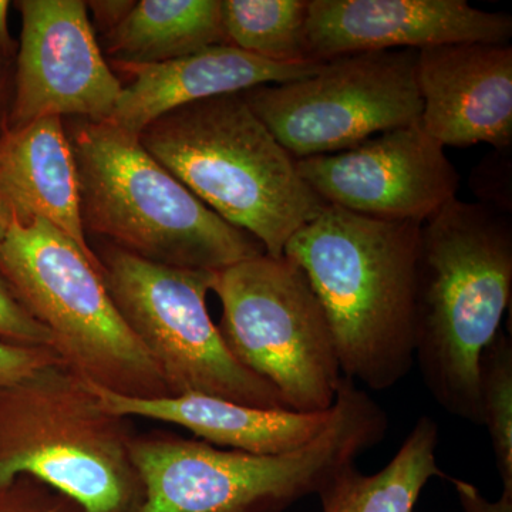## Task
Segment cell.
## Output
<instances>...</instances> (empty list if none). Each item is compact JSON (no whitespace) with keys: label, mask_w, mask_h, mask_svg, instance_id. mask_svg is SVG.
Instances as JSON below:
<instances>
[{"label":"cell","mask_w":512,"mask_h":512,"mask_svg":"<svg viewBox=\"0 0 512 512\" xmlns=\"http://www.w3.org/2000/svg\"><path fill=\"white\" fill-rule=\"evenodd\" d=\"M512 295L507 212L454 198L420 227L414 363L441 409L481 426L478 367Z\"/></svg>","instance_id":"cell-1"},{"label":"cell","mask_w":512,"mask_h":512,"mask_svg":"<svg viewBox=\"0 0 512 512\" xmlns=\"http://www.w3.org/2000/svg\"><path fill=\"white\" fill-rule=\"evenodd\" d=\"M420 227L328 205L285 247L328 318L342 375L372 390L392 389L414 365Z\"/></svg>","instance_id":"cell-2"},{"label":"cell","mask_w":512,"mask_h":512,"mask_svg":"<svg viewBox=\"0 0 512 512\" xmlns=\"http://www.w3.org/2000/svg\"><path fill=\"white\" fill-rule=\"evenodd\" d=\"M387 426L380 404L343 377L328 427L289 453L261 456L163 431L136 434L131 460L144 487L138 512H285L382 443Z\"/></svg>","instance_id":"cell-3"},{"label":"cell","mask_w":512,"mask_h":512,"mask_svg":"<svg viewBox=\"0 0 512 512\" xmlns=\"http://www.w3.org/2000/svg\"><path fill=\"white\" fill-rule=\"evenodd\" d=\"M158 163L269 256L328 207L241 93L178 107L141 131Z\"/></svg>","instance_id":"cell-4"},{"label":"cell","mask_w":512,"mask_h":512,"mask_svg":"<svg viewBox=\"0 0 512 512\" xmlns=\"http://www.w3.org/2000/svg\"><path fill=\"white\" fill-rule=\"evenodd\" d=\"M73 120L66 128L86 234L175 268L220 272L265 254L158 163L136 134L110 121Z\"/></svg>","instance_id":"cell-5"},{"label":"cell","mask_w":512,"mask_h":512,"mask_svg":"<svg viewBox=\"0 0 512 512\" xmlns=\"http://www.w3.org/2000/svg\"><path fill=\"white\" fill-rule=\"evenodd\" d=\"M130 419L64 363L0 389V485L36 478L84 512H138L144 487Z\"/></svg>","instance_id":"cell-6"},{"label":"cell","mask_w":512,"mask_h":512,"mask_svg":"<svg viewBox=\"0 0 512 512\" xmlns=\"http://www.w3.org/2000/svg\"><path fill=\"white\" fill-rule=\"evenodd\" d=\"M0 274L52 332L55 352L77 375L120 396H171L100 272L62 231L45 221L10 222L0 241Z\"/></svg>","instance_id":"cell-7"},{"label":"cell","mask_w":512,"mask_h":512,"mask_svg":"<svg viewBox=\"0 0 512 512\" xmlns=\"http://www.w3.org/2000/svg\"><path fill=\"white\" fill-rule=\"evenodd\" d=\"M94 252L117 311L156 363L171 396L200 394L288 409L271 384L235 359L212 322L207 295L218 272L154 264L107 242Z\"/></svg>","instance_id":"cell-8"},{"label":"cell","mask_w":512,"mask_h":512,"mask_svg":"<svg viewBox=\"0 0 512 512\" xmlns=\"http://www.w3.org/2000/svg\"><path fill=\"white\" fill-rule=\"evenodd\" d=\"M220 333L242 366L281 394L289 410L328 412L342 382L335 339L308 278L286 256L259 255L215 279Z\"/></svg>","instance_id":"cell-9"},{"label":"cell","mask_w":512,"mask_h":512,"mask_svg":"<svg viewBox=\"0 0 512 512\" xmlns=\"http://www.w3.org/2000/svg\"><path fill=\"white\" fill-rule=\"evenodd\" d=\"M296 160L348 150L420 120L417 50L336 57L292 82L241 93Z\"/></svg>","instance_id":"cell-10"},{"label":"cell","mask_w":512,"mask_h":512,"mask_svg":"<svg viewBox=\"0 0 512 512\" xmlns=\"http://www.w3.org/2000/svg\"><path fill=\"white\" fill-rule=\"evenodd\" d=\"M22 32L5 130L46 117L109 121L123 83L82 0H19Z\"/></svg>","instance_id":"cell-11"},{"label":"cell","mask_w":512,"mask_h":512,"mask_svg":"<svg viewBox=\"0 0 512 512\" xmlns=\"http://www.w3.org/2000/svg\"><path fill=\"white\" fill-rule=\"evenodd\" d=\"M296 168L326 204L377 220L423 224L457 198L460 177L420 120Z\"/></svg>","instance_id":"cell-12"},{"label":"cell","mask_w":512,"mask_h":512,"mask_svg":"<svg viewBox=\"0 0 512 512\" xmlns=\"http://www.w3.org/2000/svg\"><path fill=\"white\" fill-rule=\"evenodd\" d=\"M512 18L466 0H309L312 63L380 50L487 43L508 45Z\"/></svg>","instance_id":"cell-13"},{"label":"cell","mask_w":512,"mask_h":512,"mask_svg":"<svg viewBox=\"0 0 512 512\" xmlns=\"http://www.w3.org/2000/svg\"><path fill=\"white\" fill-rule=\"evenodd\" d=\"M420 123L446 147L512 146V47L466 43L417 50Z\"/></svg>","instance_id":"cell-14"},{"label":"cell","mask_w":512,"mask_h":512,"mask_svg":"<svg viewBox=\"0 0 512 512\" xmlns=\"http://www.w3.org/2000/svg\"><path fill=\"white\" fill-rule=\"evenodd\" d=\"M109 64L117 76L127 80L109 121L136 136L178 107L264 84L303 79L320 66L271 62L231 45L207 47L158 64Z\"/></svg>","instance_id":"cell-15"},{"label":"cell","mask_w":512,"mask_h":512,"mask_svg":"<svg viewBox=\"0 0 512 512\" xmlns=\"http://www.w3.org/2000/svg\"><path fill=\"white\" fill-rule=\"evenodd\" d=\"M0 215L28 225L45 221L62 231L101 271L80 210L79 174L66 123L46 117L0 134Z\"/></svg>","instance_id":"cell-16"},{"label":"cell","mask_w":512,"mask_h":512,"mask_svg":"<svg viewBox=\"0 0 512 512\" xmlns=\"http://www.w3.org/2000/svg\"><path fill=\"white\" fill-rule=\"evenodd\" d=\"M92 387L110 412L128 419L141 417L175 424L212 446L261 456L285 454L306 446L328 427L333 417V406L328 412L301 413L245 406L200 394L138 399L94 384Z\"/></svg>","instance_id":"cell-17"},{"label":"cell","mask_w":512,"mask_h":512,"mask_svg":"<svg viewBox=\"0 0 512 512\" xmlns=\"http://www.w3.org/2000/svg\"><path fill=\"white\" fill-rule=\"evenodd\" d=\"M220 45L221 0H140L100 46L109 63L158 64Z\"/></svg>","instance_id":"cell-18"},{"label":"cell","mask_w":512,"mask_h":512,"mask_svg":"<svg viewBox=\"0 0 512 512\" xmlns=\"http://www.w3.org/2000/svg\"><path fill=\"white\" fill-rule=\"evenodd\" d=\"M439 443L436 421L421 416L382 470L365 474L353 464L323 485L316 494L322 512H414L427 484L444 477Z\"/></svg>","instance_id":"cell-19"},{"label":"cell","mask_w":512,"mask_h":512,"mask_svg":"<svg viewBox=\"0 0 512 512\" xmlns=\"http://www.w3.org/2000/svg\"><path fill=\"white\" fill-rule=\"evenodd\" d=\"M309 0H221L228 45L276 63H312L306 52Z\"/></svg>","instance_id":"cell-20"},{"label":"cell","mask_w":512,"mask_h":512,"mask_svg":"<svg viewBox=\"0 0 512 512\" xmlns=\"http://www.w3.org/2000/svg\"><path fill=\"white\" fill-rule=\"evenodd\" d=\"M478 396L503 490L512 491V340L503 329L481 356Z\"/></svg>","instance_id":"cell-21"},{"label":"cell","mask_w":512,"mask_h":512,"mask_svg":"<svg viewBox=\"0 0 512 512\" xmlns=\"http://www.w3.org/2000/svg\"><path fill=\"white\" fill-rule=\"evenodd\" d=\"M0 340L15 345L55 350L52 332L29 311L0 274Z\"/></svg>","instance_id":"cell-22"},{"label":"cell","mask_w":512,"mask_h":512,"mask_svg":"<svg viewBox=\"0 0 512 512\" xmlns=\"http://www.w3.org/2000/svg\"><path fill=\"white\" fill-rule=\"evenodd\" d=\"M0 512H84L79 504L55 488L22 476L0 485Z\"/></svg>","instance_id":"cell-23"},{"label":"cell","mask_w":512,"mask_h":512,"mask_svg":"<svg viewBox=\"0 0 512 512\" xmlns=\"http://www.w3.org/2000/svg\"><path fill=\"white\" fill-rule=\"evenodd\" d=\"M56 363H63V360L55 350L15 345L0 340V389Z\"/></svg>","instance_id":"cell-24"},{"label":"cell","mask_w":512,"mask_h":512,"mask_svg":"<svg viewBox=\"0 0 512 512\" xmlns=\"http://www.w3.org/2000/svg\"><path fill=\"white\" fill-rule=\"evenodd\" d=\"M464 512H512V491L503 490L497 501H490L476 485L461 478H450Z\"/></svg>","instance_id":"cell-25"},{"label":"cell","mask_w":512,"mask_h":512,"mask_svg":"<svg viewBox=\"0 0 512 512\" xmlns=\"http://www.w3.org/2000/svg\"><path fill=\"white\" fill-rule=\"evenodd\" d=\"M86 5L87 10L92 12L90 22L94 32L104 36L126 19L136 2L134 0H92V2H86Z\"/></svg>","instance_id":"cell-26"},{"label":"cell","mask_w":512,"mask_h":512,"mask_svg":"<svg viewBox=\"0 0 512 512\" xmlns=\"http://www.w3.org/2000/svg\"><path fill=\"white\" fill-rule=\"evenodd\" d=\"M12 3L9 0H0V60L15 63L18 53V42L10 35L8 16Z\"/></svg>","instance_id":"cell-27"},{"label":"cell","mask_w":512,"mask_h":512,"mask_svg":"<svg viewBox=\"0 0 512 512\" xmlns=\"http://www.w3.org/2000/svg\"><path fill=\"white\" fill-rule=\"evenodd\" d=\"M13 63L0 60V134L6 128V120L12 101L13 90Z\"/></svg>","instance_id":"cell-28"},{"label":"cell","mask_w":512,"mask_h":512,"mask_svg":"<svg viewBox=\"0 0 512 512\" xmlns=\"http://www.w3.org/2000/svg\"><path fill=\"white\" fill-rule=\"evenodd\" d=\"M6 229H8V222L5 221V218L0 215V241H2L3 235H5Z\"/></svg>","instance_id":"cell-29"}]
</instances>
